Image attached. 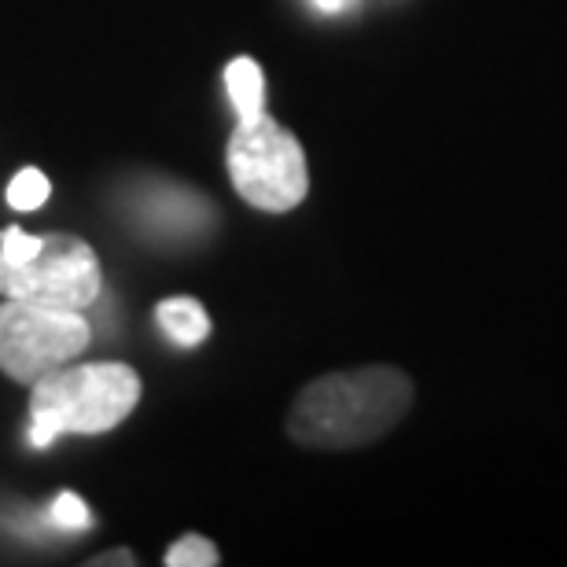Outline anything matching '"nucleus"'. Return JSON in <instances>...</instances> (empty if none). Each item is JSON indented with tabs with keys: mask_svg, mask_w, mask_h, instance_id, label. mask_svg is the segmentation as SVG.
<instances>
[{
	"mask_svg": "<svg viewBox=\"0 0 567 567\" xmlns=\"http://www.w3.org/2000/svg\"><path fill=\"white\" fill-rule=\"evenodd\" d=\"M410 405L413 380L402 369L328 372L299 391L288 413V435L310 450H358L388 435Z\"/></svg>",
	"mask_w": 567,
	"mask_h": 567,
	"instance_id": "f257e3e1",
	"label": "nucleus"
},
{
	"mask_svg": "<svg viewBox=\"0 0 567 567\" xmlns=\"http://www.w3.org/2000/svg\"><path fill=\"white\" fill-rule=\"evenodd\" d=\"M137 402L141 377L122 361L63 365L30 383L27 442L49 450L60 435H104L126 421Z\"/></svg>",
	"mask_w": 567,
	"mask_h": 567,
	"instance_id": "f03ea898",
	"label": "nucleus"
},
{
	"mask_svg": "<svg viewBox=\"0 0 567 567\" xmlns=\"http://www.w3.org/2000/svg\"><path fill=\"white\" fill-rule=\"evenodd\" d=\"M225 166L247 207L266 214H288L310 192V169L299 137L277 126L266 111L255 118H236Z\"/></svg>",
	"mask_w": 567,
	"mask_h": 567,
	"instance_id": "7ed1b4c3",
	"label": "nucleus"
},
{
	"mask_svg": "<svg viewBox=\"0 0 567 567\" xmlns=\"http://www.w3.org/2000/svg\"><path fill=\"white\" fill-rule=\"evenodd\" d=\"M93 343L85 310H55L19 299L0 302V372L16 383H38L71 365Z\"/></svg>",
	"mask_w": 567,
	"mask_h": 567,
	"instance_id": "20e7f679",
	"label": "nucleus"
},
{
	"mask_svg": "<svg viewBox=\"0 0 567 567\" xmlns=\"http://www.w3.org/2000/svg\"><path fill=\"white\" fill-rule=\"evenodd\" d=\"M104 288V269L82 236L49 233L41 236V251L30 262L0 258V295L4 299L55 306V310H89Z\"/></svg>",
	"mask_w": 567,
	"mask_h": 567,
	"instance_id": "39448f33",
	"label": "nucleus"
},
{
	"mask_svg": "<svg viewBox=\"0 0 567 567\" xmlns=\"http://www.w3.org/2000/svg\"><path fill=\"white\" fill-rule=\"evenodd\" d=\"M155 321L177 347H199L210 336V313L203 310V302L188 299V295H174V299L158 302Z\"/></svg>",
	"mask_w": 567,
	"mask_h": 567,
	"instance_id": "423d86ee",
	"label": "nucleus"
},
{
	"mask_svg": "<svg viewBox=\"0 0 567 567\" xmlns=\"http://www.w3.org/2000/svg\"><path fill=\"white\" fill-rule=\"evenodd\" d=\"M225 89H229L236 118H255L266 111V74L251 55H236L225 66Z\"/></svg>",
	"mask_w": 567,
	"mask_h": 567,
	"instance_id": "0eeeda50",
	"label": "nucleus"
},
{
	"mask_svg": "<svg viewBox=\"0 0 567 567\" xmlns=\"http://www.w3.org/2000/svg\"><path fill=\"white\" fill-rule=\"evenodd\" d=\"M49 196H52V185L38 166L19 169L8 185V207H16V210H41Z\"/></svg>",
	"mask_w": 567,
	"mask_h": 567,
	"instance_id": "6e6552de",
	"label": "nucleus"
},
{
	"mask_svg": "<svg viewBox=\"0 0 567 567\" xmlns=\"http://www.w3.org/2000/svg\"><path fill=\"white\" fill-rule=\"evenodd\" d=\"M163 564L166 567H218L221 564V553H218V546H214L210 538L185 535V538H177L174 546L166 549Z\"/></svg>",
	"mask_w": 567,
	"mask_h": 567,
	"instance_id": "1a4fd4ad",
	"label": "nucleus"
},
{
	"mask_svg": "<svg viewBox=\"0 0 567 567\" xmlns=\"http://www.w3.org/2000/svg\"><path fill=\"white\" fill-rule=\"evenodd\" d=\"M49 516H52L55 530H89L93 527V513H89V505L74 491H63L60 497H55Z\"/></svg>",
	"mask_w": 567,
	"mask_h": 567,
	"instance_id": "9d476101",
	"label": "nucleus"
},
{
	"mask_svg": "<svg viewBox=\"0 0 567 567\" xmlns=\"http://www.w3.org/2000/svg\"><path fill=\"white\" fill-rule=\"evenodd\" d=\"M38 251H41V236H30L27 229H16V225H8L0 233V258L4 262H30Z\"/></svg>",
	"mask_w": 567,
	"mask_h": 567,
	"instance_id": "9b49d317",
	"label": "nucleus"
},
{
	"mask_svg": "<svg viewBox=\"0 0 567 567\" xmlns=\"http://www.w3.org/2000/svg\"><path fill=\"white\" fill-rule=\"evenodd\" d=\"M361 0H306V8L317 11V16H328V19H339V16H350L358 11Z\"/></svg>",
	"mask_w": 567,
	"mask_h": 567,
	"instance_id": "f8f14e48",
	"label": "nucleus"
},
{
	"mask_svg": "<svg viewBox=\"0 0 567 567\" xmlns=\"http://www.w3.org/2000/svg\"><path fill=\"white\" fill-rule=\"evenodd\" d=\"M137 564V553L133 549H107V553H96V557H89V567H133Z\"/></svg>",
	"mask_w": 567,
	"mask_h": 567,
	"instance_id": "ddd939ff",
	"label": "nucleus"
}]
</instances>
